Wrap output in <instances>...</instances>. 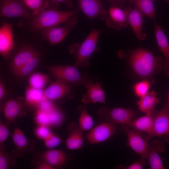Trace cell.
<instances>
[{
    "label": "cell",
    "mask_w": 169,
    "mask_h": 169,
    "mask_svg": "<svg viewBox=\"0 0 169 169\" xmlns=\"http://www.w3.org/2000/svg\"><path fill=\"white\" fill-rule=\"evenodd\" d=\"M38 109L46 112H49L54 106L50 100L46 98L44 99L37 106Z\"/></svg>",
    "instance_id": "39"
},
{
    "label": "cell",
    "mask_w": 169,
    "mask_h": 169,
    "mask_svg": "<svg viewBox=\"0 0 169 169\" xmlns=\"http://www.w3.org/2000/svg\"><path fill=\"white\" fill-rule=\"evenodd\" d=\"M57 2L50 0L46 6L37 15L31 23L34 31L42 30L67 23L71 18L77 16L78 10H57Z\"/></svg>",
    "instance_id": "2"
},
{
    "label": "cell",
    "mask_w": 169,
    "mask_h": 169,
    "mask_svg": "<svg viewBox=\"0 0 169 169\" xmlns=\"http://www.w3.org/2000/svg\"><path fill=\"white\" fill-rule=\"evenodd\" d=\"M79 124V128L83 131H90L93 126V119L85 108H83L81 111Z\"/></svg>",
    "instance_id": "30"
},
{
    "label": "cell",
    "mask_w": 169,
    "mask_h": 169,
    "mask_svg": "<svg viewBox=\"0 0 169 169\" xmlns=\"http://www.w3.org/2000/svg\"><path fill=\"white\" fill-rule=\"evenodd\" d=\"M124 9L126 13L128 24L132 28L137 38L141 40L145 39L146 34L142 31L143 15L135 7L126 8Z\"/></svg>",
    "instance_id": "13"
},
{
    "label": "cell",
    "mask_w": 169,
    "mask_h": 169,
    "mask_svg": "<svg viewBox=\"0 0 169 169\" xmlns=\"http://www.w3.org/2000/svg\"><path fill=\"white\" fill-rule=\"evenodd\" d=\"M108 12L109 17L106 21L108 27L117 31L128 27L126 15L124 9L111 4Z\"/></svg>",
    "instance_id": "11"
},
{
    "label": "cell",
    "mask_w": 169,
    "mask_h": 169,
    "mask_svg": "<svg viewBox=\"0 0 169 169\" xmlns=\"http://www.w3.org/2000/svg\"><path fill=\"white\" fill-rule=\"evenodd\" d=\"M48 113L49 118V125L56 126L61 123L62 120V115L55 107Z\"/></svg>",
    "instance_id": "35"
},
{
    "label": "cell",
    "mask_w": 169,
    "mask_h": 169,
    "mask_svg": "<svg viewBox=\"0 0 169 169\" xmlns=\"http://www.w3.org/2000/svg\"><path fill=\"white\" fill-rule=\"evenodd\" d=\"M169 134V109L166 105L156 111L153 129L151 137Z\"/></svg>",
    "instance_id": "12"
},
{
    "label": "cell",
    "mask_w": 169,
    "mask_h": 169,
    "mask_svg": "<svg viewBox=\"0 0 169 169\" xmlns=\"http://www.w3.org/2000/svg\"><path fill=\"white\" fill-rule=\"evenodd\" d=\"M143 15L155 21V12L152 0H129Z\"/></svg>",
    "instance_id": "25"
},
{
    "label": "cell",
    "mask_w": 169,
    "mask_h": 169,
    "mask_svg": "<svg viewBox=\"0 0 169 169\" xmlns=\"http://www.w3.org/2000/svg\"><path fill=\"white\" fill-rule=\"evenodd\" d=\"M165 0L167 3H169V0Z\"/></svg>",
    "instance_id": "46"
},
{
    "label": "cell",
    "mask_w": 169,
    "mask_h": 169,
    "mask_svg": "<svg viewBox=\"0 0 169 169\" xmlns=\"http://www.w3.org/2000/svg\"><path fill=\"white\" fill-rule=\"evenodd\" d=\"M165 105L169 109V92L168 95L167 101Z\"/></svg>",
    "instance_id": "45"
},
{
    "label": "cell",
    "mask_w": 169,
    "mask_h": 169,
    "mask_svg": "<svg viewBox=\"0 0 169 169\" xmlns=\"http://www.w3.org/2000/svg\"><path fill=\"white\" fill-rule=\"evenodd\" d=\"M44 141L45 147L51 149L57 146L61 142V140L58 136L51 132Z\"/></svg>",
    "instance_id": "36"
},
{
    "label": "cell",
    "mask_w": 169,
    "mask_h": 169,
    "mask_svg": "<svg viewBox=\"0 0 169 169\" xmlns=\"http://www.w3.org/2000/svg\"><path fill=\"white\" fill-rule=\"evenodd\" d=\"M152 0L153 1H154L155 0Z\"/></svg>",
    "instance_id": "47"
},
{
    "label": "cell",
    "mask_w": 169,
    "mask_h": 169,
    "mask_svg": "<svg viewBox=\"0 0 169 169\" xmlns=\"http://www.w3.org/2000/svg\"><path fill=\"white\" fill-rule=\"evenodd\" d=\"M155 33L158 47L163 54L164 59L163 70L167 76L169 77V43L161 27L154 23Z\"/></svg>",
    "instance_id": "14"
},
{
    "label": "cell",
    "mask_w": 169,
    "mask_h": 169,
    "mask_svg": "<svg viewBox=\"0 0 169 169\" xmlns=\"http://www.w3.org/2000/svg\"><path fill=\"white\" fill-rule=\"evenodd\" d=\"M45 98L44 92L41 90L29 86L26 90L25 100L26 103L30 106H38L40 102Z\"/></svg>",
    "instance_id": "26"
},
{
    "label": "cell",
    "mask_w": 169,
    "mask_h": 169,
    "mask_svg": "<svg viewBox=\"0 0 169 169\" xmlns=\"http://www.w3.org/2000/svg\"><path fill=\"white\" fill-rule=\"evenodd\" d=\"M49 80L48 75L39 73L32 74L28 79L29 86L37 89L41 90Z\"/></svg>",
    "instance_id": "28"
},
{
    "label": "cell",
    "mask_w": 169,
    "mask_h": 169,
    "mask_svg": "<svg viewBox=\"0 0 169 169\" xmlns=\"http://www.w3.org/2000/svg\"><path fill=\"white\" fill-rule=\"evenodd\" d=\"M5 93V89L3 84L0 82V99H2L4 96Z\"/></svg>",
    "instance_id": "44"
},
{
    "label": "cell",
    "mask_w": 169,
    "mask_h": 169,
    "mask_svg": "<svg viewBox=\"0 0 169 169\" xmlns=\"http://www.w3.org/2000/svg\"><path fill=\"white\" fill-rule=\"evenodd\" d=\"M12 25L8 23L3 24L0 28V54L7 57L14 47Z\"/></svg>",
    "instance_id": "15"
},
{
    "label": "cell",
    "mask_w": 169,
    "mask_h": 169,
    "mask_svg": "<svg viewBox=\"0 0 169 169\" xmlns=\"http://www.w3.org/2000/svg\"><path fill=\"white\" fill-rule=\"evenodd\" d=\"M0 13L1 16L6 18H29L32 16L22 0H0Z\"/></svg>",
    "instance_id": "7"
},
{
    "label": "cell",
    "mask_w": 169,
    "mask_h": 169,
    "mask_svg": "<svg viewBox=\"0 0 169 169\" xmlns=\"http://www.w3.org/2000/svg\"><path fill=\"white\" fill-rule=\"evenodd\" d=\"M129 61L135 74L140 78L149 79L163 69V59L155 56L148 50L139 48L132 50Z\"/></svg>",
    "instance_id": "1"
},
{
    "label": "cell",
    "mask_w": 169,
    "mask_h": 169,
    "mask_svg": "<svg viewBox=\"0 0 169 169\" xmlns=\"http://www.w3.org/2000/svg\"><path fill=\"white\" fill-rule=\"evenodd\" d=\"M87 92L82 98V101L85 104L97 102L106 103L105 96L101 84L92 83L90 81L85 84Z\"/></svg>",
    "instance_id": "16"
},
{
    "label": "cell",
    "mask_w": 169,
    "mask_h": 169,
    "mask_svg": "<svg viewBox=\"0 0 169 169\" xmlns=\"http://www.w3.org/2000/svg\"><path fill=\"white\" fill-rule=\"evenodd\" d=\"M70 88L68 82L57 79L51 84L44 91L45 97L50 100H58L69 92Z\"/></svg>",
    "instance_id": "17"
},
{
    "label": "cell",
    "mask_w": 169,
    "mask_h": 169,
    "mask_svg": "<svg viewBox=\"0 0 169 169\" xmlns=\"http://www.w3.org/2000/svg\"><path fill=\"white\" fill-rule=\"evenodd\" d=\"M35 120L39 125L48 126L50 125V120L48 112L38 109L35 115Z\"/></svg>",
    "instance_id": "34"
},
{
    "label": "cell",
    "mask_w": 169,
    "mask_h": 169,
    "mask_svg": "<svg viewBox=\"0 0 169 169\" xmlns=\"http://www.w3.org/2000/svg\"><path fill=\"white\" fill-rule=\"evenodd\" d=\"M112 2V5L121 8L126 0H109Z\"/></svg>",
    "instance_id": "43"
},
{
    "label": "cell",
    "mask_w": 169,
    "mask_h": 169,
    "mask_svg": "<svg viewBox=\"0 0 169 169\" xmlns=\"http://www.w3.org/2000/svg\"><path fill=\"white\" fill-rule=\"evenodd\" d=\"M49 0H22L25 6L32 11V14L37 15L47 5Z\"/></svg>",
    "instance_id": "31"
},
{
    "label": "cell",
    "mask_w": 169,
    "mask_h": 169,
    "mask_svg": "<svg viewBox=\"0 0 169 169\" xmlns=\"http://www.w3.org/2000/svg\"><path fill=\"white\" fill-rule=\"evenodd\" d=\"M51 132L48 126L44 125H39L34 131L37 137L43 140L48 137Z\"/></svg>",
    "instance_id": "37"
},
{
    "label": "cell",
    "mask_w": 169,
    "mask_h": 169,
    "mask_svg": "<svg viewBox=\"0 0 169 169\" xmlns=\"http://www.w3.org/2000/svg\"><path fill=\"white\" fill-rule=\"evenodd\" d=\"M37 168L39 169H54L55 167L46 162L43 161L39 163Z\"/></svg>",
    "instance_id": "41"
},
{
    "label": "cell",
    "mask_w": 169,
    "mask_h": 169,
    "mask_svg": "<svg viewBox=\"0 0 169 169\" xmlns=\"http://www.w3.org/2000/svg\"><path fill=\"white\" fill-rule=\"evenodd\" d=\"M38 54L28 46L22 48L13 58L11 64V70L14 74L24 65Z\"/></svg>",
    "instance_id": "18"
},
{
    "label": "cell",
    "mask_w": 169,
    "mask_h": 169,
    "mask_svg": "<svg viewBox=\"0 0 169 169\" xmlns=\"http://www.w3.org/2000/svg\"><path fill=\"white\" fill-rule=\"evenodd\" d=\"M102 30L93 29L80 45L75 54V65L86 67L89 64V59L95 50Z\"/></svg>",
    "instance_id": "3"
},
{
    "label": "cell",
    "mask_w": 169,
    "mask_h": 169,
    "mask_svg": "<svg viewBox=\"0 0 169 169\" xmlns=\"http://www.w3.org/2000/svg\"><path fill=\"white\" fill-rule=\"evenodd\" d=\"M0 144H2L8 138L9 131L6 125L2 120L0 121Z\"/></svg>",
    "instance_id": "38"
},
{
    "label": "cell",
    "mask_w": 169,
    "mask_h": 169,
    "mask_svg": "<svg viewBox=\"0 0 169 169\" xmlns=\"http://www.w3.org/2000/svg\"><path fill=\"white\" fill-rule=\"evenodd\" d=\"M142 160L134 162L125 168L126 169H141L143 168V163Z\"/></svg>",
    "instance_id": "40"
},
{
    "label": "cell",
    "mask_w": 169,
    "mask_h": 169,
    "mask_svg": "<svg viewBox=\"0 0 169 169\" xmlns=\"http://www.w3.org/2000/svg\"><path fill=\"white\" fill-rule=\"evenodd\" d=\"M159 102L156 92L154 91L148 92L140 98L137 102L139 110L146 114L150 113L154 111V107Z\"/></svg>",
    "instance_id": "22"
},
{
    "label": "cell",
    "mask_w": 169,
    "mask_h": 169,
    "mask_svg": "<svg viewBox=\"0 0 169 169\" xmlns=\"http://www.w3.org/2000/svg\"><path fill=\"white\" fill-rule=\"evenodd\" d=\"M156 111L146 114L145 115L134 119L130 127L133 129L146 133L151 137L154 125Z\"/></svg>",
    "instance_id": "19"
},
{
    "label": "cell",
    "mask_w": 169,
    "mask_h": 169,
    "mask_svg": "<svg viewBox=\"0 0 169 169\" xmlns=\"http://www.w3.org/2000/svg\"><path fill=\"white\" fill-rule=\"evenodd\" d=\"M0 145V169H8L12 165L13 161H14V157L9 153L6 152Z\"/></svg>",
    "instance_id": "33"
},
{
    "label": "cell",
    "mask_w": 169,
    "mask_h": 169,
    "mask_svg": "<svg viewBox=\"0 0 169 169\" xmlns=\"http://www.w3.org/2000/svg\"><path fill=\"white\" fill-rule=\"evenodd\" d=\"M150 87V82L147 79H145L135 84L133 90L137 96L141 98L148 92Z\"/></svg>",
    "instance_id": "32"
},
{
    "label": "cell",
    "mask_w": 169,
    "mask_h": 169,
    "mask_svg": "<svg viewBox=\"0 0 169 169\" xmlns=\"http://www.w3.org/2000/svg\"><path fill=\"white\" fill-rule=\"evenodd\" d=\"M22 109L20 103L16 100L9 99L5 102L3 109L5 118L10 122H14Z\"/></svg>",
    "instance_id": "24"
},
{
    "label": "cell",
    "mask_w": 169,
    "mask_h": 169,
    "mask_svg": "<svg viewBox=\"0 0 169 169\" xmlns=\"http://www.w3.org/2000/svg\"><path fill=\"white\" fill-rule=\"evenodd\" d=\"M76 16L71 18L63 26L58 25L42 30L43 38L51 45L60 43L76 25Z\"/></svg>",
    "instance_id": "6"
},
{
    "label": "cell",
    "mask_w": 169,
    "mask_h": 169,
    "mask_svg": "<svg viewBox=\"0 0 169 169\" xmlns=\"http://www.w3.org/2000/svg\"><path fill=\"white\" fill-rule=\"evenodd\" d=\"M99 112L105 115L110 123L120 124L131 127L134 117L137 114L136 111L130 109L121 108H111L109 110L104 108Z\"/></svg>",
    "instance_id": "8"
},
{
    "label": "cell",
    "mask_w": 169,
    "mask_h": 169,
    "mask_svg": "<svg viewBox=\"0 0 169 169\" xmlns=\"http://www.w3.org/2000/svg\"><path fill=\"white\" fill-rule=\"evenodd\" d=\"M116 127L114 124L104 122L90 130L85 135L87 142L95 144L104 141L109 138L115 132Z\"/></svg>",
    "instance_id": "9"
},
{
    "label": "cell",
    "mask_w": 169,
    "mask_h": 169,
    "mask_svg": "<svg viewBox=\"0 0 169 169\" xmlns=\"http://www.w3.org/2000/svg\"><path fill=\"white\" fill-rule=\"evenodd\" d=\"M128 137L127 144L135 152L141 156L144 161L147 158L149 145L148 140L150 137L145 136L139 131L131 129L125 125L122 126Z\"/></svg>",
    "instance_id": "5"
},
{
    "label": "cell",
    "mask_w": 169,
    "mask_h": 169,
    "mask_svg": "<svg viewBox=\"0 0 169 169\" xmlns=\"http://www.w3.org/2000/svg\"><path fill=\"white\" fill-rule=\"evenodd\" d=\"M164 150L162 143L155 141L149 145V152L147 159L152 169H164L162 160L159 153Z\"/></svg>",
    "instance_id": "20"
},
{
    "label": "cell",
    "mask_w": 169,
    "mask_h": 169,
    "mask_svg": "<svg viewBox=\"0 0 169 169\" xmlns=\"http://www.w3.org/2000/svg\"><path fill=\"white\" fill-rule=\"evenodd\" d=\"M83 132L79 126L72 129L65 142L67 148L70 150H78L84 145Z\"/></svg>",
    "instance_id": "23"
},
{
    "label": "cell",
    "mask_w": 169,
    "mask_h": 169,
    "mask_svg": "<svg viewBox=\"0 0 169 169\" xmlns=\"http://www.w3.org/2000/svg\"><path fill=\"white\" fill-rule=\"evenodd\" d=\"M57 2H60L64 3L69 8L73 7V3L72 0H51Z\"/></svg>",
    "instance_id": "42"
},
{
    "label": "cell",
    "mask_w": 169,
    "mask_h": 169,
    "mask_svg": "<svg viewBox=\"0 0 169 169\" xmlns=\"http://www.w3.org/2000/svg\"><path fill=\"white\" fill-rule=\"evenodd\" d=\"M40 57L38 54L24 65L14 74L20 77L28 75L37 66Z\"/></svg>",
    "instance_id": "29"
},
{
    "label": "cell",
    "mask_w": 169,
    "mask_h": 169,
    "mask_svg": "<svg viewBox=\"0 0 169 169\" xmlns=\"http://www.w3.org/2000/svg\"><path fill=\"white\" fill-rule=\"evenodd\" d=\"M12 139L16 147L19 150L25 149L28 145V140L23 132L17 127L13 130Z\"/></svg>",
    "instance_id": "27"
},
{
    "label": "cell",
    "mask_w": 169,
    "mask_h": 169,
    "mask_svg": "<svg viewBox=\"0 0 169 169\" xmlns=\"http://www.w3.org/2000/svg\"><path fill=\"white\" fill-rule=\"evenodd\" d=\"M74 64L73 65L48 66L47 70L57 79L75 84H84L89 81L79 72Z\"/></svg>",
    "instance_id": "4"
},
{
    "label": "cell",
    "mask_w": 169,
    "mask_h": 169,
    "mask_svg": "<svg viewBox=\"0 0 169 169\" xmlns=\"http://www.w3.org/2000/svg\"><path fill=\"white\" fill-rule=\"evenodd\" d=\"M41 158L43 161L55 167L64 165L67 162L68 157L65 153L63 151L51 149L44 152Z\"/></svg>",
    "instance_id": "21"
},
{
    "label": "cell",
    "mask_w": 169,
    "mask_h": 169,
    "mask_svg": "<svg viewBox=\"0 0 169 169\" xmlns=\"http://www.w3.org/2000/svg\"><path fill=\"white\" fill-rule=\"evenodd\" d=\"M79 9L90 19L99 17L106 19L108 13L102 0H78Z\"/></svg>",
    "instance_id": "10"
}]
</instances>
